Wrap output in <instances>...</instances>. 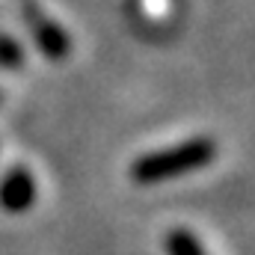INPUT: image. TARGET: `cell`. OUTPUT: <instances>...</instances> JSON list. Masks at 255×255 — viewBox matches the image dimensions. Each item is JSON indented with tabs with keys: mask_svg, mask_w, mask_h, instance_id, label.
Returning a JSON list of instances; mask_svg holds the SVG:
<instances>
[{
	"mask_svg": "<svg viewBox=\"0 0 255 255\" xmlns=\"http://www.w3.org/2000/svg\"><path fill=\"white\" fill-rule=\"evenodd\" d=\"M21 63H24V48L0 33V68H18Z\"/></svg>",
	"mask_w": 255,
	"mask_h": 255,
	"instance_id": "5",
	"label": "cell"
},
{
	"mask_svg": "<svg viewBox=\"0 0 255 255\" xmlns=\"http://www.w3.org/2000/svg\"><path fill=\"white\" fill-rule=\"evenodd\" d=\"M214 157H217L214 139L211 136H193V139H184L178 145L157 148V151H148V154L136 157L130 163V178L136 184L172 181V178H181V175L205 169Z\"/></svg>",
	"mask_w": 255,
	"mask_h": 255,
	"instance_id": "1",
	"label": "cell"
},
{
	"mask_svg": "<svg viewBox=\"0 0 255 255\" xmlns=\"http://www.w3.org/2000/svg\"><path fill=\"white\" fill-rule=\"evenodd\" d=\"M24 15H27L30 33H33L39 51H42L48 60H63V57H68V45H71V39H68V33H65L57 21H51L45 12H39V9H33V6H27Z\"/></svg>",
	"mask_w": 255,
	"mask_h": 255,
	"instance_id": "2",
	"label": "cell"
},
{
	"mask_svg": "<svg viewBox=\"0 0 255 255\" xmlns=\"http://www.w3.org/2000/svg\"><path fill=\"white\" fill-rule=\"evenodd\" d=\"M36 202V178L24 166H12L0 178V208L9 214H24Z\"/></svg>",
	"mask_w": 255,
	"mask_h": 255,
	"instance_id": "3",
	"label": "cell"
},
{
	"mask_svg": "<svg viewBox=\"0 0 255 255\" xmlns=\"http://www.w3.org/2000/svg\"><path fill=\"white\" fill-rule=\"evenodd\" d=\"M166 255H208L202 250V244L196 241V235L187 229H172L166 235Z\"/></svg>",
	"mask_w": 255,
	"mask_h": 255,
	"instance_id": "4",
	"label": "cell"
}]
</instances>
